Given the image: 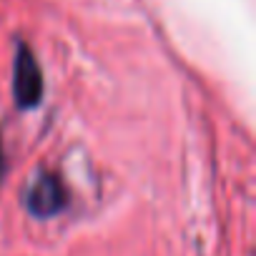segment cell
I'll return each instance as SVG.
<instances>
[{"label":"cell","mask_w":256,"mask_h":256,"mask_svg":"<svg viewBox=\"0 0 256 256\" xmlns=\"http://www.w3.org/2000/svg\"><path fill=\"white\" fill-rule=\"evenodd\" d=\"M13 98L20 108H36L43 98V73L26 43L18 46L13 60Z\"/></svg>","instance_id":"obj_1"},{"label":"cell","mask_w":256,"mask_h":256,"mask_svg":"<svg viewBox=\"0 0 256 256\" xmlns=\"http://www.w3.org/2000/svg\"><path fill=\"white\" fill-rule=\"evenodd\" d=\"M68 204V194L63 188V181L56 174H38L26 194V206L33 216L48 218Z\"/></svg>","instance_id":"obj_2"},{"label":"cell","mask_w":256,"mask_h":256,"mask_svg":"<svg viewBox=\"0 0 256 256\" xmlns=\"http://www.w3.org/2000/svg\"><path fill=\"white\" fill-rule=\"evenodd\" d=\"M3 166H6V156H3V141H0V176H3Z\"/></svg>","instance_id":"obj_3"}]
</instances>
